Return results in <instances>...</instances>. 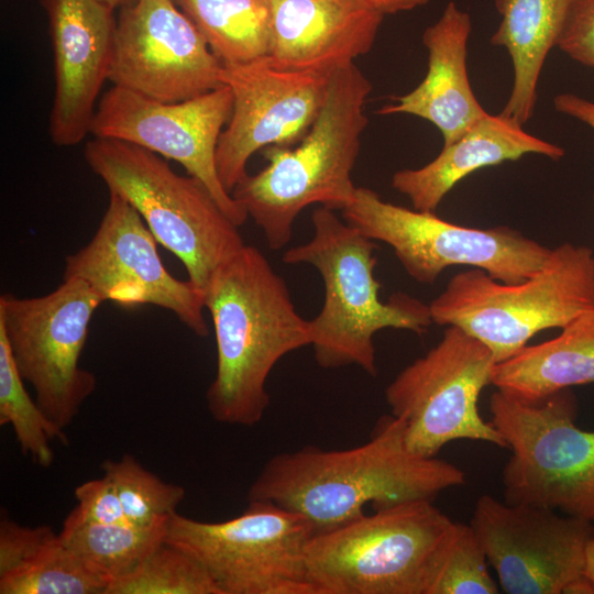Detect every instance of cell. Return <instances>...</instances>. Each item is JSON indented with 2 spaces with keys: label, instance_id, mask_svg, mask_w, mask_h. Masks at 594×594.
<instances>
[{
  "label": "cell",
  "instance_id": "1",
  "mask_svg": "<svg viewBox=\"0 0 594 594\" xmlns=\"http://www.w3.org/2000/svg\"><path fill=\"white\" fill-rule=\"evenodd\" d=\"M464 481L457 465L409 451L404 424L391 414L380 418L361 446H307L272 457L248 497L300 514L317 534L364 515L369 504L377 509L407 501H433Z\"/></svg>",
  "mask_w": 594,
  "mask_h": 594
},
{
  "label": "cell",
  "instance_id": "2",
  "mask_svg": "<svg viewBox=\"0 0 594 594\" xmlns=\"http://www.w3.org/2000/svg\"><path fill=\"white\" fill-rule=\"evenodd\" d=\"M216 337L217 369L207 393L212 418L252 427L270 404L267 378L286 354L311 343L310 320L266 256L245 244L224 261L204 289Z\"/></svg>",
  "mask_w": 594,
  "mask_h": 594
},
{
  "label": "cell",
  "instance_id": "3",
  "mask_svg": "<svg viewBox=\"0 0 594 594\" xmlns=\"http://www.w3.org/2000/svg\"><path fill=\"white\" fill-rule=\"evenodd\" d=\"M372 84L355 63L329 76L327 95L315 122L293 146H271L267 164L246 174L232 197L262 230L268 246L280 250L299 213L311 205L343 210L355 197L352 170Z\"/></svg>",
  "mask_w": 594,
  "mask_h": 594
},
{
  "label": "cell",
  "instance_id": "4",
  "mask_svg": "<svg viewBox=\"0 0 594 594\" xmlns=\"http://www.w3.org/2000/svg\"><path fill=\"white\" fill-rule=\"evenodd\" d=\"M311 222V239L288 249L283 262L311 265L323 282L321 310L310 320L315 360L326 370L356 365L374 377V336L385 328L425 333L433 323L429 305L405 293L382 301L375 241L322 206Z\"/></svg>",
  "mask_w": 594,
  "mask_h": 594
},
{
  "label": "cell",
  "instance_id": "5",
  "mask_svg": "<svg viewBox=\"0 0 594 594\" xmlns=\"http://www.w3.org/2000/svg\"><path fill=\"white\" fill-rule=\"evenodd\" d=\"M430 499L375 509L314 534L306 551L315 594H429L457 522Z\"/></svg>",
  "mask_w": 594,
  "mask_h": 594
},
{
  "label": "cell",
  "instance_id": "6",
  "mask_svg": "<svg viewBox=\"0 0 594 594\" xmlns=\"http://www.w3.org/2000/svg\"><path fill=\"white\" fill-rule=\"evenodd\" d=\"M429 309L433 323L463 329L503 362L540 331L594 309V252L560 244L536 274L515 284L473 267L455 274Z\"/></svg>",
  "mask_w": 594,
  "mask_h": 594
},
{
  "label": "cell",
  "instance_id": "7",
  "mask_svg": "<svg viewBox=\"0 0 594 594\" xmlns=\"http://www.w3.org/2000/svg\"><path fill=\"white\" fill-rule=\"evenodd\" d=\"M84 157L109 193L121 196L140 213L200 290L245 245L240 227L206 185L177 174L162 156L131 143L94 138L86 143Z\"/></svg>",
  "mask_w": 594,
  "mask_h": 594
},
{
  "label": "cell",
  "instance_id": "8",
  "mask_svg": "<svg viewBox=\"0 0 594 594\" xmlns=\"http://www.w3.org/2000/svg\"><path fill=\"white\" fill-rule=\"evenodd\" d=\"M488 407L512 451L502 472L504 501L593 522L594 431L576 427L571 388L534 400L497 389Z\"/></svg>",
  "mask_w": 594,
  "mask_h": 594
},
{
  "label": "cell",
  "instance_id": "9",
  "mask_svg": "<svg viewBox=\"0 0 594 594\" xmlns=\"http://www.w3.org/2000/svg\"><path fill=\"white\" fill-rule=\"evenodd\" d=\"M343 219L366 238L389 245L407 274L432 284L446 267L469 265L493 278L515 284L536 274L551 250L506 226L487 229L455 224L435 212L385 201L367 187H358Z\"/></svg>",
  "mask_w": 594,
  "mask_h": 594
},
{
  "label": "cell",
  "instance_id": "10",
  "mask_svg": "<svg viewBox=\"0 0 594 594\" xmlns=\"http://www.w3.org/2000/svg\"><path fill=\"white\" fill-rule=\"evenodd\" d=\"M314 534L300 514L249 501L240 516L218 522L175 513L165 541L194 557L222 594H315L306 571Z\"/></svg>",
  "mask_w": 594,
  "mask_h": 594
},
{
  "label": "cell",
  "instance_id": "11",
  "mask_svg": "<svg viewBox=\"0 0 594 594\" xmlns=\"http://www.w3.org/2000/svg\"><path fill=\"white\" fill-rule=\"evenodd\" d=\"M496 364L491 350L457 326L387 385L391 414L405 427L409 451L435 458L449 442L473 440L506 448V442L480 415L477 402L491 384Z\"/></svg>",
  "mask_w": 594,
  "mask_h": 594
},
{
  "label": "cell",
  "instance_id": "12",
  "mask_svg": "<svg viewBox=\"0 0 594 594\" xmlns=\"http://www.w3.org/2000/svg\"><path fill=\"white\" fill-rule=\"evenodd\" d=\"M102 298L84 280L66 278L36 297L0 296V332L35 400L63 429L96 388L79 360Z\"/></svg>",
  "mask_w": 594,
  "mask_h": 594
},
{
  "label": "cell",
  "instance_id": "13",
  "mask_svg": "<svg viewBox=\"0 0 594 594\" xmlns=\"http://www.w3.org/2000/svg\"><path fill=\"white\" fill-rule=\"evenodd\" d=\"M470 525L504 593H594L585 575L592 521L483 494Z\"/></svg>",
  "mask_w": 594,
  "mask_h": 594
},
{
  "label": "cell",
  "instance_id": "14",
  "mask_svg": "<svg viewBox=\"0 0 594 594\" xmlns=\"http://www.w3.org/2000/svg\"><path fill=\"white\" fill-rule=\"evenodd\" d=\"M232 103V92L226 85L178 102L112 86L98 102L90 134L131 143L179 163L188 175L206 185L241 227L248 215L226 190L216 167L217 145L231 117Z\"/></svg>",
  "mask_w": 594,
  "mask_h": 594
},
{
  "label": "cell",
  "instance_id": "15",
  "mask_svg": "<svg viewBox=\"0 0 594 594\" xmlns=\"http://www.w3.org/2000/svg\"><path fill=\"white\" fill-rule=\"evenodd\" d=\"M157 243L140 213L121 196L109 193L91 240L66 256L63 279L84 280L103 301L124 308H164L196 336H208L204 292L167 271Z\"/></svg>",
  "mask_w": 594,
  "mask_h": 594
},
{
  "label": "cell",
  "instance_id": "16",
  "mask_svg": "<svg viewBox=\"0 0 594 594\" xmlns=\"http://www.w3.org/2000/svg\"><path fill=\"white\" fill-rule=\"evenodd\" d=\"M222 63L174 0L119 10L108 80L142 96L184 101L222 86Z\"/></svg>",
  "mask_w": 594,
  "mask_h": 594
},
{
  "label": "cell",
  "instance_id": "17",
  "mask_svg": "<svg viewBox=\"0 0 594 594\" xmlns=\"http://www.w3.org/2000/svg\"><path fill=\"white\" fill-rule=\"evenodd\" d=\"M232 92V113L216 151L221 184L231 194L261 148L293 146L308 132L323 105L329 76L277 68L265 57L222 65Z\"/></svg>",
  "mask_w": 594,
  "mask_h": 594
},
{
  "label": "cell",
  "instance_id": "18",
  "mask_svg": "<svg viewBox=\"0 0 594 594\" xmlns=\"http://www.w3.org/2000/svg\"><path fill=\"white\" fill-rule=\"evenodd\" d=\"M53 46L55 90L52 142L78 145L90 134L101 87L109 77L117 26L114 10L99 0H40Z\"/></svg>",
  "mask_w": 594,
  "mask_h": 594
},
{
  "label": "cell",
  "instance_id": "19",
  "mask_svg": "<svg viewBox=\"0 0 594 594\" xmlns=\"http://www.w3.org/2000/svg\"><path fill=\"white\" fill-rule=\"evenodd\" d=\"M270 8L267 62L326 76L369 53L385 16L366 0H270Z\"/></svg>",
  "mask_w": 594,
  "mask_h": 594
},
{
  "label": "cell",
  "instance_id": "20",
  "mask_svg": "<svg viewBox=\"0 0 594 594\" xmlns=\"http://www.w3.org/2000/svg\"><path fill=\"white\" fill-rule=\"evenodd\" d=\"M470 14L450 1L422 34L428 69L411 91L377 110L378 114H410L432 123L443 144L463 134L486 111L476 99L468 75Z\"/></svg>",
  "mask_w": 594,
  "mask_h": 594
},
{
  "label": "cell",
  "instance_id": "21",
  "mask_svg": "<svg viewBox=\"0 0 594 594\" xmlns=\"http://www.w3.org/2000/svg\"><path fill=\"white\" fill-rule=\"evenodd\" d=\"M564 148L541 140L515 120L486 112L431 162L419 168L394 173L392 187L405 195L413 208L435 212L446 195L477 169L539 154L558 161Z\"/></svg>",
  "mask_w": 594,
  "mask_h": 594
},
{
  "label": "cell",
  "instance_id": "22",
  "mask_svg": "<svg viewBox=\"0 0 594 594\" xmlns=\"http://www.w3.org/2000/svg\"><path fill=\"white\" fill-rule=\"evenodd\" d=\"M572 0H494L501 16L491 44L504 47L514 69L502 114L524 125L536 108L539 77L557 46Z\"/></svg>",
  "mask_w": 594,
  "mask_h": 594
},
{
  "label": "cell",
  "instance_id": "23",
  "mask_svg": "<svg viewBox=\"0 0 594 594\" xmlns=\"http://www.w3.org/2000/svg\"><path fill=\"white\" fill-rule=\"evenodd\" d=\"M561 329L556 338L526 345L509 359L496 363L491 384L534 400L594 383V309Z\"/></svg>",
  "mask_w": 594,
  "mask_h": 594
},
{
  "label": "cell",
  "instance_id": "24",
  "mask_svg": "<svg viewBox=\"0 0 594 594\" xmlns=\"http://www.w3.org/2000/svg\"><path fill=\"white\" fill-rule=\"evenodd\" d=\"M222 65L266 57L270 0H174Z\"/></svg>",
  "mask_w": 594,
  "mask_h": 594
},
{
  "label": "cell",
  "instance_id": "25",
  "mask_svg": "<svg viewBox=\"0 0 594 594\" xmlns=\"http://www.w3.org/2000/svg\"><path fill=\"white\" fill-rule=\"evenodd\" d=\"M166 525L86 522L68 515L59 536L110 584L133 572L165 541Z\"/></svg>",
  "mask_w": 594,
  "mask_h": 594
},
{
  "label": "cell",
  "instance_id": "26",
  "mask_svg": "<svg viewBox=\"0 0 594 594\" xmlns=\"http://www.w3.org/2000/svg\"><path fill=\"white\" fill-rule=\"evenodd\" d=\"M0 425H10L23 454L48 468L54 452L51 442L67 443L64 429L33 400L24 386L7 339L0 332Z\"/></svg>",
  "mask_w": 594,
  "mask_h": 594
},
{
  "label": "cell",
  "instance_id": "27",
  "mask_svg": "<svg viewBox=\"0 0 594 594\" xmlns=\"http://www.w3.org/2000/svg\"><path fill=\"white\" fill-rule=\"evenodd\" d=\"M108 586L61 536L25 569L0 578V594H106Z\"/></svg>",
  "mask_w": 594,
  "mask_h": 594
},
{
  "label": "cell",
  "instance_id": "28",
  "mask_svg": "<svg viewBox=\"0 0 594 594\" xmlns=\"http://www.w3.org/2000/svg\"><path fill=\"white\" fill-rule=\"evenodd\" d=\"M103 475L113 483L128 522L142 527L165 525L185 497L183 486L167 483L134 457L105 460Z\"/></svg>",
  "mask_w": 594,
  "mask_h": 594
},
{
  "label": "cell",
  "instance_id": "29",
  "mask_svg": "<svg viewBox=\"0 0 594 594\" xmlns=\"http://www.w3.org/2000/svg\"><path fill=\"white\" fill-rule=\"evenodd\" d=\"M106 594H222L206 569L164 541L133 572L109 584Z\"/></svg>",
  "mask_w": 594,
  "mask_h": 594
},
{
  "label": "cell",
  "instance_id": "30",
  "mask_svg": "<svg viewBox=\"0 0 594 594\" xmlns=\"http://www.w3.org/2000/svg\"><path fill=\"white\" fill-rule=\"evenodd\" d=\"M483 546L471 525L457 522L444 560L429 594H496Z\"/></svg>",
  "mask_w": 594,
  "mask_h": 594
},
{
  "label": "cell",
  "instance_id": "31",
  "mask_svg": "<svg viewBox=\"0 0 594 594\" xmlns=\"http://www.w3.org/2000/svg\"><path fill=\"white\" fill-rule=\"evenodd\" d=\"M59 534L52 527L22 526L11 520L4 512L0 519V578L15 574L57 541Z\"/></svg>",
  "mask_w": 594,
  "mask_h": 594
},
{
  "label": "cell",
  "instance_id": "32",
  "mask_svg": "<svg viewBox=\"0 0 594 594\" xmlns=\"http://www.w3.org/2000/svg\"><path fill=\"white\" fill-rule=\"evenodd\" d=\"M77 506L69 513L74 518L86 522H128L123 508L111 480L101 479L81 483L75 488Z\"/></svg>",
  "mask_w": 594,
  "mask_h": 594
},
{
  "label": "cell",
  "instance_id": "33",
  "mask_svg": "<svg viewBox=\"0 0 594 594\" xmlns=\"http://www.w3.org/2000/svg\"><path fill=\"white\" fill-rule=\"evenodd\" d=\"M557 47L594 68V0H572Z\"/></svg>",
  "mask_w": 594,
  "mask_h": 594
},
{
  "label": "cell",
  "instance_id": "34",
  "mask_svg": "<svg viewBox=\"0 0 594 594\" xmlns=\"http://www.w3.org/2000/svg\"><path fill=\"white\" fill-rule=\"evenodd\" d=\"M553 106L557 111L572 117L594 130V102L574 94L563 92L554 97Z\"/></svg>",
  "mask_w": 594,
  "mask_h": 594
},
{
  "label": "cell",
  "instance_id": "35",
  "mask_svg": "<svg viewBox=\"0 0 594 594\" xmlns=\"http://www.w3.org/2000/svg\"><path fill=\"white\" fill-rule=\"evenodd\" d=\"M384 15L414 10L427 4L430 0H366Z\"/></svg>",
  "mask_w": 594,
  "mask_h": 594
},
{
  "label": "cell",
  "instance_id": "36",
  "mask_svg": "<svg viewBox=\"0 0 594 594\" xmlns=\"http://www.w3.org/2000/svg\"><path fill=\"white\" fill-rule=\"evenodd\" d=\"M585 575L594 584V538L588 542L586 547Z\"/></svg>",
  "mask_w": 594,
  "mask_h": 594
},
{
  "label": "cell",
  "instance_id": "37",
  "mask_svg": "<svg viewBox=\"0 0 594 594\" xmlns=\"http://www.w3.org/2000/svg\"><path fill=\"white\" fill-rule=\"evenodd\" d=\"M99 1L116 11V10H120L127 6L132 4L135 0H99Z\"/></svg>",
  "mask_w": 594,
  "mask_h": 594
},
{
  "label": "cell",
  "instance_id": "38",
  "mask_svg": "<svg viewBox=\"0 0 594 594\" xmlns=\"http://www.w3.org/2000/svg\"><path fill=\"white\" fill-rule=\"evenodd\" d=\"M593 201H594V196H593Z\"/></svg>",
  "mask_w": 594,
  "mask_h": 594
}]
</instances>
